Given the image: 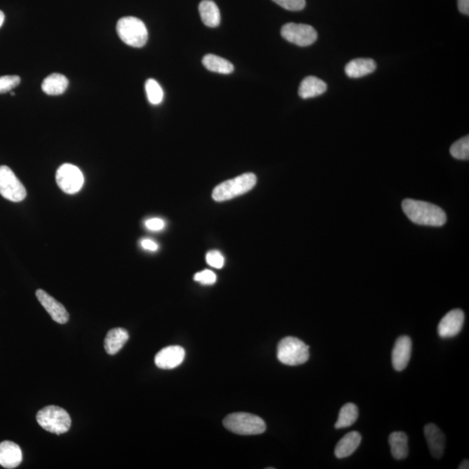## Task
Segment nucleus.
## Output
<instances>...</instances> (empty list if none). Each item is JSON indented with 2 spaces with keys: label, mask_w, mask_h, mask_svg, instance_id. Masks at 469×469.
I'll use <instances>...</instances> for the list:
<instances>
[{
  "label": "nucleus",
  "mask_w": 469,
  "mask_h": 469,
  "mask_svg": "<svg viewBox=\"0 0 469 469\" xmlns=\"http://www.w3.org/2000/svg\"><path fill=\"white\" fill-rule=\"evenodd\" d=\"M391 454L396 460H403L409 455V438L404 432H393L389 437Z\"/></svg>",
  "instance_id": "22"
},
{
  "label": "nucleus",
  "mask_w": 469,
  "mask_h": 469,
  "mask_svg": "<svg viewBox=\"0 0 469 469\" xmlns=\"http://www.w3.org/2000/svg\"><path fill=\"white\" fill-rule=\"evenodd\" d=\"M129 333L123 328H115L107 333L104 339V350L109 355L113 356L119 353L124 344L129 340Z\"/></svg>",
  "instance_id": "16"
},
{
  "label": "nucleus",
  "mask_w": 469,
  "mask_h": 469,
  "mask_svg": "<svg viewBox=\"0 0 469 469\" xmlns=\"http://www.w3.org/2000/svg\"><path fill=\"white\" fill-rule=\"evenodd\" d=\"M36 297H37L42 306L45 308V310L50 314L52 320L60 324L68 323L69 314L63 304H61L60 301L54 299L47 292L43 290L36 291Z\"/></svg>",
  "instance_id": "11"
},
{
  "label": "nucleus",
  "mask_w": 469,
  "mask_h": 469,
  "mask_svg": "<svg viewBox=\"0 0 469 469\" xmlns=\"http://www.w3.org/2000/svg\"><path fill=\"white\" fill-rule=\"evenodd\" d=\"M146 226L147 229L152 231H159L161 229L165 228V224L162 219L160 218H152L147 220L146 222Z\"/></svg>",
  "instance_id": "31"
},
{
  "label": "nucleus",
  "mask_w": 469,
  "mask_h": 469,
  "mask_svg": "<svg viewBox=\"0 0 469 469\" xmlns=\"http://www.w3.org/2000/svg\"><path fill=\"white\" fill-rule=\"evenodd\" d=\"M458 9L462 14H469V0H458Z\"/></svg>",
  "instance_id": "33"
},
{
  "label": "nucleus",
  "mask_w": 469,
  "mask_h": 469,
  "mask_svg": "<svg viewBox=\"0 0 469 469\" xmlns=\"http://www.w3.org/2000/svg\"><path fill=\"white\" fill-rule=\"evenodd\" d=\"M5 21V14L4 12L2 11H0V27L4 24Z\"/></svg>",
  "instance_id": "35"
},
{
  "label": "nucleus",
  "mask_w": 469,
  "mask_h": 469,
  "mask_svg": "<svg viewBox=\"0 0 469 469\" xmlns=\"http://www.w3.org/2000/svg\"><path fill=\"white\" fill-rule=\"evenodd\" d=\"M147 98L150 104L157 106L162 103L163 100V91L160 84L155 80L150 78L146 83Z\"/></svg>",
  "instance_id": "25"
},
{
  "label": "nucleus",
  "mask_w": 469,
  "mask_h": 469,
  "mask_svg": "<svg viewBox=\"0 0 469 469\" xmlns=\"http://www.w3.org/2000/svg\"><path fill=\"white\" fill-rule=\"evenodd\" d=\"M362 442V435L357 431L347 433L340 439L334 448V455L339 459L350 457L359 447Z\"/></svg>",
  "instance_id": "17"
},
{
  "label": "nucleus",
  "mask_w": 469,
  "mask_h": 469,
  "mask_svg": "<svg viewBox=\"0 0 469 469\" xmlns=\"http://www.w3.org/2000/svg\"><path fill=\"white\" fill-rule=\"evenodd\" d=\"M69 84L67 78L60 73H52L45 78L42 84V90L50 96H58L67 91Z\"/></svg>",
  "instance_id": "21"
},
{
  "label": "nucleus",
  "mask_w": 469,
  "mask_h": 469,
  "mask_svg": "<svg viewBox=\"0 0 469 469\" xmlns=\"http://www.w3.org/2000/svg\"><path fill=\"white\" fill-rule=\"evenodd\" d=\"M327 91L325 82L317 77L310 76L305 78L300 84L298 94L304 100L316 98L323 94Z\"/></svg>",
  "instance_id": "19"
},
{
  "label": "nucleus",
  "mask_w": 469,
  "mask_h": 469,
  "mask_svg": "<svg viewBox=\"0 0 469 469\" xmlns=\"http://www.w3.org/2000/svg\"><path fill=\"white\" fill-rule=\"evenodd\" d=\"M141 245H142L144 250L150 251H157V249H159V245L155 242L150 240V239H144L141 242Z\"/></svg>",
  "instance_id": "32"
},
{
  "label": "nucleus",
  "mask_w": 469,
  "mask_h": 469,
  "mask_svg": "<svg viewBox=\"0 0 469 469\" xmlns=\"http://www.w3.org/2000/svg\"><path fill=\"white\" fill-rule=\"evenodd\" d=\"M19 84H21V78L15 75L0 77V94L9 93Z\"/></svg>",
  "instance_id": "27"
},
{
  "label": "nucleus",
  "mask_w": 469,
  "mask_h": 469,
  "mask_svg": "<svg viewBox=\"0 0 469 469\" xmlns=\"http://www.w3.org/2000/svg\"><path fill=\"white\" fill-rule=\"evenodd\" d=\"M185 350L180 346H169L161 350L155 356L157 367L162 369H172L182 364Z\"/></svg>",
  "instance_id": "12"
},
{
  "label": "nucleus",
  "mask_w": 469,
  "mask_h": 469,
  "mask_svg": "<svg viewBox=\"0 0 469 469\" xmlns=\"http://www.w3.org/2000/svg\"><path fill=\"white\" fill-rule=\"evenodd\" d=\"M310 346L296 337L282 339L277 345V359L288 366L301 365L310 358Z\"/></svg>",
  "instance_id": "4"
},
{
  "label": "nucleus",
  "mask_w": 469,
  "mask_h": 469,
  "mask_svg": "<svg viewBox=\"0 0 469 469\" xmlns=\"http://www.w3.org/2000/svg\"><path fill=\"white\" fill-rule=\"evenodd\" d=\"M257 185V176L253 173H245L228 181L220 183L212 192L216 202H224L250 192Z\"/></svg>",
  "instance_id": "2"
},
{
  "label": "nucleus",
  "mask_w": 469,
  "mask_h": 469,
  "mask_svg": "<svg viewBox=\"0 0 469 469\" xmlns=\"http://www.w3.org/2000/svg\"><path fill=\"white\" fill-rule=\"evenodd\" d=\"M224 425L229 431L241 435L262 434L266 431L264 420L249 413H234L226 416Z\"/></svg>",
  "instance_id": "3"
},
{
  "label": "nucleus",
  "mask_w": 469,
  "mask_h": 469,
  "mask_svg": "<svg viewBox=\"0 0 469 469\" xmlns=\"http://www.w3.org/2000/svg\"><path fill=\"white\" fill-rule=\"evenodd\" d=\"M56 181L58 187L67 194H75L84 185V176L77 166L65 163L56 173Z\"/></svg>",
  "instance_id": "8"
},
{
  "label": "nucleus",
  "mask_w": 469,
  "mask_h": 469,
  "mask_svg": "<svg viewBox=\"0 0 469 469\" xmlns=\"http://www.w3.org/2000/svg\"><path fill=\"white\" fill-rule=\"evenodd\" d=\"M206 261L209 266L215 268H222L225 264V258L218 251H209L206 255Z\"/></svg>",
  "instance_id": "29"
},
{
  "label": "nucleus",
  "mask_w": 469,
  "mask_h": 469,
  "mask_svg": "<svg viewBox=\"0 0 469 469\" xmlns=\"http://www.w3.org/2000/svg\"><path fill=\"white\" fill-rule=\"evenodd\" d=\"M358 415V408L356 405L354 403H347L341 409L334 428L339 429L350 427L356 422Z\"/></svg>",
  "instance_id": "24"
},
{
  "label": "nucleus",
  "mask_w": 469,
  "mask_h": 469,
  "mask_svg": "<svg viewBox=\"0 0 469 469\" xmlns=\"http://www.w3.org/2000/svg\"><path fill=\"white\" fill-rule=\"evenodd\" d=\"M194 280L203 285H211L216 283V275L211 271L205 270L196 273L194 275Z\"/></svg>",
  "instance_id": "30"
},
{
  "label": "nucleus",
  "mask_w": 469,
  "mask_h": 469,
  "mask_svg": "<svg viewBox=\"0 0 469 469\" xmlns=\"http://www.w3.org/2000/svg\"><path fill=\"white\" fill-rule=\"evenodd\" d=\"M424 435L432 457L441 459L445 449L446 437L444 433L434 423H428L424 427Z\"/></svg>",
  "instance_id": "14"
},
{
  "label": "nucleus",
  "mask_w": 469,
  "mask_h": 469,
  "mask_svg": "<svg viewBox=\"0 0 469 469\" xmlns=\"http://www.w3.org/2000/svg\"><path fill=\"white\" fill-rule=\"evenodd\" d=\"M11 95H12V96H15V93H11Z\"/></svg>",
  "instance_id": "36"
},
{
  "label": "nucleus",
  "mask_w": 469,
  "mask_h": 469,
  "mask_svg": "<svg viewBox=\"0 0 469 469\" xmlns=\"http://www.w3.org/2000/svg\"><path fill=\"white\" fill-rule=\"evenodd\" d=\"M23 455L21 447L15 442L5 441L0 444V465L12 469L21 465Z\"/></svg>",
  "instance_id": "15"
},
{
  "label": "nucleus",
  "mask_w": 469,
  "mask_h": 469,
  "mask_svg": "<svg viewBox=\"0 0 469 469\" xmlns=\"http://www.w3.org/2000/svg\"><path fill=\"white\" fill-rule=\"evenodd\" d=\"M465 314L461 310H453L446 314L439 321L438 334L442 339H450L457 336L464 327Z\"/></svg>",
  "instance_id": "10"
},
{
  "label": "nucleus",
  "mask_w": 469,
  "mask_h": 469,
  "mask_svg": "<svg viewBox=\"0 0 469 469\" xmlns=\"http://www.w3.org/2000/svg\"><path fill=\"white\" fill-rule=\"evenodd\" d=\"M272 1L288 11L293 12L301 11L306 5L305 0H272Z\"/></svg>",
  "instance_id": "28"
},
{
  "label": "nucleus",
  "mask_w": 469,
  "mask_h": 469,
  "mask_svg": "<svg viewBox=\"0 0 469 469\" xmlns=\"http://www.w3.org/2000/svg\"><path fill=\"white\" fill-rule=\"evenodd\" d=\"M376 69V62L371 58H356L346 65L345 72L347 77L358 78L372 73Z\"/></svg>",
  "instance_id": "18"
},
{
  "label": "nucleus",
  "mask_w": 469,
  "mask_h": 469,
  "mask_svg": "<svg viewBox=\"0 0 469 469\" xmlns=\"http://www.w3.org/2000/svg\"><path fill=\"white\" fill-rule=\"evenodd\" d=\"M281 35L287 41L299 47H309L317 39V32L312 26L288 23L282 27Z\"/></svg>",
  "instance_id": "9"
},
{
  "label": "nucleus",
  "mask_w": 469,
  "mask_h": 469,
  "mask_svg": "<svg viewBox=\"0 0 469 469\" xmlns=\"http://www.w3.org/2000/svg\"><path fill=\"white\" fill-rule=\"evenodd\" d=\"M412 341L407 336H400L396 341L392 351V364L396 371H402L407 368L411 357Z\"/></svg>",
  "instance_id": "13"
},
{
  "label": "nucleus",
  "mask_w": 469,
  "mask_h": 469,
  "mask_svg": "<svg viewBox=\"0 0 469 469\" xmlns=\"http://www.w3.org/2000/svg\"><path fill=\"white\" fill-rule=\"evenodd\" d=\"M402 206L410 221L416 225L439 227L447 222V216L444 209L433 203L405 199L403 200Z\"/></svg>",
  "instance_id": "1"
},
{
  "label": "nucleus",
  "mask_w": 469,
  "mask_h": 469,
  "mask_svg": "<svg viewBox=\"0 0 469 469\" xmlns=\"http://www.w3.org/2000/svg\"><path fill=\"white\" fill-rule=\"evenodd\" d=\"M0 195L10 201L21 202L26 198V190L9 167L0 166Z\"/></svg>",
  "instance_id": "7"
},
{
  "label": "nucleus",
  "mask_w": 469,
  "mask_h": 469,
  "mask_svg": "<svg viewBox=\"0 0 469 469\" xmlns=\"http://www.w3.org/2000/svg\"><path fill=\"white\" fill-rule=\"evenodd\" d=\"M203 24L208 27H218L221 22L218 6L212 0H203L198 6Z\"/></svg>",
  "instance_id": "20"
},
{
  "label": "nucleus",
  "mask_w": 469,
  "mask_h": 469,
  "mask_svg": "<svg viewBox=\"0 0 469 469\" xmlns=\"http://www.w3.org/2000/svg\"><path fill=\"white\" fill-rule=\"evenodd\" d=\"M459 469H468L469 468V461L468 459H465L464 461L461 462L460 466L458 467Z\"/></svg>",
  "instance_id": "34"
},
{
  "label": "nucleus",
  "mask_w": 469,
  "mask_h": 469,
  "mask_svg": "<svg viewBox=\"0 0 469 469\" xmlns=\"http://www.w3.org/2000/svg\"><path fill=\"white\" fill-rule=\"evenodd\" d=\"M117 32L121 41L131 47L141 48L148 41V31L139 19L124 17L117 24Z\"/></svg>",
  "instance_id": "6"
},
{
  "label": "nucleus",
  "mask_w": 469,
  "mask_h": 469,
  "mask_svg": "<svg viewBox=\"0 0 469 469\" xmlns=\"http://www.w3.org/2000/svg\"><path fill=\"white\" fill-rule=\"evenodd\" d=\"M37 422L45 431L56 435L65 434L71 425L70 415L58 406H47L39 410Z\"/></svg>",
  "instance_id": "5"
},
{
  "label": "nucleus",
  "mask_w": 469,
  "mask_h": 469,
  "mask_svg": "<svg viewBox=\"0 0 469 469\" xmlns=\"http://www.w3.org/2000/svg\"><path fill=\"white\" fill-rule=\"evenodd\" d=\"M203 65L207 70L216 73L229 74L234 71L231 62L214 54H208L203 58Z\"/></svg>",
  "instance_id": "23"
},
{
  "label": "nucleus",
  "mask_w": 469,
  "mask_h": 469,
  "mask_svg": "<svg viewBox=\"0 0 469 469\" xmlns=\"http://www.w3.org/2000/svg\"><path fill=\"white\" fill-rule=\"evenodd\" d=\"M450 154L455 159L468 160L469 159V137L466 136L457 141L450 148Z\"/></svg>",
  "instance_id": "26"
}]
</instances>
